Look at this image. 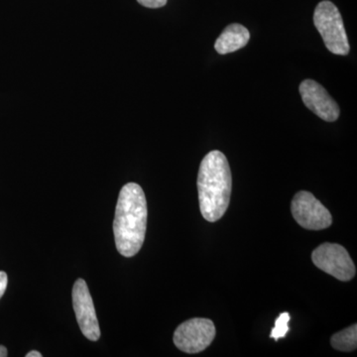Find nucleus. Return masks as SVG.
I'll use <instances>...</instances> for the list:
<instances>
[{
  "label": "nucleus",
  "instance_id": "1a4fd4ad",
  "mask_svg": "<svg viewBox=\"0 0 357 357\" xmlns=\"http://www.w3.org/2000/svg\"><path fill=\"white\" fill-rule=\"evenodd\" d=\"M250 39L248 28L237 23L230 24L223 30L215 43V51L220 55L234 53L245 47Z\"/></svg>",
  "mask_w": 357,
  "mask_h": 357
},
{
  "label": "nucleus",
  "instance_id": "f257e3e1",
  "mask_svg": "<svg viewBox=\"0 0 357 357\" xmlns=\"http://www.w3.org/2000/svg\"><path fill=\"white\" fill-rule=\"evenodd\" d=\"M147 215V202L142 188L136 183H128L119 192L114 222L115 245L124 257H132L142 248Z\"/></svg>",
  "mask_w": 357,
  "mask_h": 357
},
{
  "label": "nucleus",
  "instance_id": "6e6552de",
  "mask_svg": "<svg viewBox=\"0 0 357 357\" xmlns=\"http://www.w3.org/2000/svg\"><path fill=\"white\" fill-rule=\"evenodd\" d=\"M299 91L303 102L319 119L328 122L337 121L340 107L321 84L314 79H305L301 83Z\"/></svg>",
  "mask_w": 357,
  "mask_h": 357
},
{
  "label": "nucleus",
  "instance_id": "9b49d317",
  "mask_svg": "<svg viewBox=\"0 0 357 357\" xmlns=\"http://www.w3.org/2000/svg\"><path fill=\"white\" fill-rule=\"evenodd\" d=\"M290 319L291 317L289 312H282L280 316L277 318L276 321H275V326L272 328L270 337L274 338L275 340H278L279 338L285 337L289 332L288 323L290 321Z\"/></svg>",
  "mask_w": 357,
  "mask_h": 357
},
{
  "label": "nucleus",
  "instance_id": "20e7f679",
  "mask_svg": "<svg viewBox=\"0 0 357 357\" xmlns=\"http://www.w3.org/2000/svg\"><path fill=\"white\" fill-rule=\"evenodd\" d=\"M312 261L321 271L340 281H351L356 274V265L351 255L340 244H321L312 251Z\"/></svg>",
  "mask_w": 357,
  "mask_h": 357
},
{
  "label": "nucleus",
  "instance_id": "2eb2a0df",
  "mask_svg": "<svg viewBox=\"0 0 357 357\" xmlns=\"http://www.w3.org/2000/svg\"><path fill=\"white\" fill-rule=\"evenodd\" d=\"M8 356V351H7V349L3 345H0V357H6Z\"/></svg>",
  "mask_w": 357,
  "mask_h": 357
},
{
  "label": "nucleus",
  "instance_id": "f03ea898",
  "mask_svg": "<svg viewBox=\"0 0 357 357\" xmlns=\"http://www.w3.org/2000/svg\"><path fill=\"white\" fill-rule=\"evenodd\" d=\"M197 185L202 215L208 222H218L229 208L231 197V171L225 154L213 150L204 156Z\"/></svg>",
  "mask_w": 357,
  "mask_h": 357
},
{
  "label": "nucleus",
  "instance_id": "0eeeda50",
  "mask_svg": "<svg viewBox=\"0 0 357 357\" xmlns=\"http://www.w3.org/2000/svg\"><path fill=\"white\" fill-rule=\"evenodd\" d=\"M72 295L73 306L82 333L88 340L96 342L100 337V325L93 298L84 279H77Z\"/></svg>",
  "mask_w": 357,
  "mask_h": 357
},
{
  "label": "nucleus",
  "instance_id": "ddd939ff",
  "mask_svg": "<svg viewBox=\"0 0 357 357\" xmlns=\"http://www.w3.org/2000/svg\"><path fill=\"white\" fill-rule=\"evenodd\" d=\"M7 283H8L7 274L6 272L0 271V299H1L2 296H3L4 293H6Z\"/></svg>",
  "mask_w": 357,
  "mask_h": 357
},
{
  "label": "nucleus",
  "instance_id": "4468645a",
  "mask_svg": "<svg viewBox=\"0 0 357 357\" xmlns=\"http://www.w3.org/2000/svg\"><path fill=\"white\" fill-rule=\"evenodd\" d=\"M42 354H40L39 351H32L28 352L27 354H26V357H42Z\"/></svg>",
  "mask_w": 357,
  "mask_h": 357
},
{
  "label": "nucleus",
  "instance_id": "423d86ee",
  "mask_svg": "<svg viewBox=\"0 0 357 357\" xmlns=\"http://www.w3.org/2000/svg\"><path fill=\"white\" fill-rule=\"evenodd\" d=\"M291 211L298 225L306 229H326L333 223L330 211L310 192L301 191L295 195Z\"/></svg>",
  "mask_w": 357,
  "mask_h": 357
},
{
  "label": "nucleus",
  "instance_id": "39448f33",
  "mask_svg": "<svg viewBox=\"0 0 357 357\" xmlns=\"http://www.w3.org/2000/svg\"><path fill=\"white\" fill-rule=\"evenodd\" d=\"M215 326L208 319H188L176 328L174 344L180 351L194 354L204 351L215 340Z\"/></svg>",
  "mask_w": 357,
  "mask_h": 357
},
{
  "label": "nucleus",
  "instance_id": "7ed1b4c3",
  "mask_svg": "<svg viewBox=\"0 0 357 357\" xmlns=\"http://www.w3.org/2000/svg\"><path fill=\"white\" fill-rule=\"evenodd\" d=\"M314 23L328 50L340 56H347L351 50L342 14L333 2H319L314 9Z\"/></svg>",
  "mask_w": 357,
  "mask_h": 357
},
{
  "label": "nucleus",
  "instance_id": "9d476101",
  "mask_svg": "<svg viewBox=\"0 0 357 357\" xmlns=\"http://www.w3.org/2000/svg\"><path fill=\"white\" fill-rule=\"evenodd\" d=\"M331 344L337 351L347 352L356 351L357 347L356 324L335 333L331 338Z\"/></svg>",
  "mask_w": 357,
  "mask_h": 357
},
{
  "label": "nucleus",
  "instance_id": "f8f14e48",
  "mask_svg": "<svg viewBox=\"0 0 357 357\" xmlns=\"http://www.w3.org/2000/svg\"><path fill=\"white\" fill-rule=\"evenodd\" d=\"M137 1L141 6L147 8H160L167 4V0H137Z\"/></svg>",
  "mask_w": 357,
  "mask_h": 357
}]
</instances>
